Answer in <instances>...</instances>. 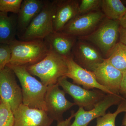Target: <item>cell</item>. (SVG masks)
<instances>
[{
	"label": "cell",
	"instance_id": "cell-1",
	"mask_svg": "<svg viewBox=\"0 0 126 126\" xmlns=\"http://www.w3.org/2000/svg\"><path fill=\"white\" fill-rule=\"evenodd\" d=\"M13 70L21 85L23 104L31 108L46 112L45 102L47 87L33 77L28 72L26 66L7 65Z\"/></svg>",
	"mask_w": 126,
	"mask_h": 126
},
{
	"label": "cell",
	"instance_id": "cell-2",
	"mask_svg": "<svg viewBox=\"0 0 126 126\" xmlns=\"http://www.w3.org/2000/svg\"><path fill=\"white\" fill-rule=\"evenodd\" d=\"M11 65L27 66L38 63L49 50L44 40H15L10 45Z\"/></svg>",
	"mask_w": 126,
	"mask_h": 126
},
{
	"label": "cell",
	"instance_id": "cell-3",
	"mask_svg": "<svg viewBox=\"0 0 126 126\" xmlns=\"http://www.w3.org/2000/svg\"><path fill=\"white\" fill-rule=\"evenodd\" d=\"M26 68L32 75L38 77L47 86L57 83L59 79L65 77L68 70L64 58L50 50L42 60L26 66Z\"/></svg>",
	"mask_w": 126,
	"mask_h": 126
},
{
	"label": "cell",
	"instance_id": "cell-4",
	"mask_svg": "<svg viewBox=\"0 0 126 126\" xmlns=\"http://www.w3.org/2000/svg\"><path fill=\"white\" fill-rule=\"evenodd\" d=\"M120 27L119 21L105 18L92 33L78 39L92 44L107 59L119 42Z\"/></svg>",
	"mask_w": 126,
	"mask_h": 126
},
{
	"label": "cell",
	"instance_id": "cell-5",
	"mask_svg": "<svg viewBox=\"0 0 126 126\" xmlns=\"http://www.w3.org/2000/svg\"><path fill=\"white\" fill-rule=\"evenodd\" d=\"M54 8V1L45 0L42 10L19 36L21 40H44L53 32V19Z\"/></svg>",
	"mask_w": 126,
	"mask_h": 126
},
{
	"label": "cell",
	"instance_id": "cell-6",
	"mask_svg": "<svg viewBox=\"0 0 126 126\" xmlns=\"http://www.w3.org/2000/svg\"><path fill=\"white\" fill-rule=\"evenodd\" d=\"M58 83L65 93L72 97L75 105L86 110L92 109L106 95V93L98 89L88 90L72 83L68 81L65 76L59 79Z\"/></svg>",
	"mask_w": 126,
	"mask_h": 126
},
{
	"label": "cell",
	"instance_id": "cell-7",
	"mask_svg": "<svg viewBox=\"0 0 126 126\" xmlns=\"http://www.w3.org/2000/svg\"><path fill=\"white\" fill-rule=\"evenodd\" d=\"M14 72L7 66L0 70V98L13 113L23 104L22 90Z\"/></svg>",
	"mask_w": 126,
	"mask_h": 126
},
{
	"label": "cell",
	"instance_id": "cell-8",
	"mask_svg": "<svg viewBox=\"0 0 126 126\" xmlns=\"http://www.w3.org/2000/svg\"><path fill=\"white\" fill-rule=\"evenodd\" d=\"M105 18L100 10L78 15L69 21L60 32L78 38L86 36L94 31Z\"/></svg>",
	"mask_w": 126,
	"mask_h": 126
},
{
	"label": "cell",
	"instance_id": "cell-9",
	"mask_svg": "<svg viewBox=\"0 0 126 126\" xmlns=\"http://www.w3.org/2000/svg\"><path fill=\"white\" fill-rule=\"evenodd\" d=\"M72 56L79 65L92 72L105 59L94 45L86 41L79 39L72 50Z\"/></svg>",
	"mask_w": 126,
	"mask_h": 126
},
{
	"label": "cell",
	"instance_id": "cell-10",
	"mask_svg": "<svg viewBox=\"0 0 126 126\" xmlns=\"http://www.w3.org/2000/svg\"><path fill=\"white\" fill-rule=\"evenodd\" d=\"M59 86L58 83L48 86L45 97L46 112L57 122L63 121L64 113L75 105L65 98V92Z\"/></svg>",
	"mask_w": 126,
	"mask_h": 126
},
{
	"label": "cell",
	"instance_id": "cell-11",
	"mask_svg": "<svg viewBox=\"0 0 126 126\" xmlns=\"http://www.w3.org/2000/svg\"><path fill=\"white\" fill-rule=\"evenodd\" d=\"M124 99L119 94H107L91 110H86L82 108H79L75 113L74 121L69 126H88L95 118L105 115L107 110L111 106L118 105Z\"/></svg>",
	"mask_w": 126,
	"mask_h": 126
},
{
	"label": "cell",
	"instance_id": "cell-12",
	"mask_svg": "<svg viewBox=\"0 0 126 126\" xmlns=\"http://www.w3.org/2000/svg\"><path fill=\"white\" fill-rule=\"evenodd\" d=\"M64 58L68 68L65 77L72 79L74 83L81 85L84 88L88 90L96 89L107 94H113L108 89L98 82L93 72L79 65L74 61L72 56Z\"/></svg>",
	"mask_w": 126,
	"mask_h": 126
},
{
	"label": "cell",
	"instance_id": "cell-13",
	"mask_svg": "<svg viewBox=\"0 0 126 126\" xmlns=\"http://www.w3.org/2000/svg\"><path fill=\"white\" fill-rule=\"evenodd\" d=\"M13 114L12 126H50L54 121L45 111L31 108L23 104Z\"/></svg>",
	"mask_w": 126,
	"mask_h": 126
},
{
	"label": "cell",
	"instance_id": "cell-14",
	"mask_svg": "<svg viewBox=\"0 0 126 126\" xmlns=\"http://www.w3.org/2000/svg\"><path fill=\"white\" fill-rule=\"evenodd\" d=\"M93 72L99 84L113 94H119L123 73L111 65L105 59Z\"/></svg>",
	"mask_w": 126,
	"mask_h": 126
},
{
	"label": "cell",
	"instance_id": "cell-15",
	"mask_svg": "<svg viewBox=\"0 0 126 126\" xmlns=\"http://www.w3.org/2000/svg\"><path fill=\"white\" fill-rule=\"evenodd\" d=\"M54 1L53 30L54 32H59L69 21L79 15V1L77 0H60Z\"/></svg>",
	"mask_w": 126,
	"mask_h": 126
},
{
	"label": "cell",
	"instance_id": "cell-16",
	"mask_svg": "<svg viewBox=\"0 0 126 126\" xmlns=\"http://www.w3.org/2000/svg\"><path fill=\"white\" fill-rule=\"evenodd\" d=\"M77 37L61 32H53L44 40L50 51L64 58L72 56Z\"/></svg>",
	"mask_w": 126,
	"mask_h": 126
},
{
	"label": "cell",
	"instance_id": "cell-17",
	"mask_svg": "<svg viewBox=\"0 0 126 126\" xmlns=\"http://www.w3.org/2000/svg\"><path fill=\"white\" fill-rule=\"evenodd\" d=\"M45 0H23L17 14V35L19 36L42 10Z\"/></svg>",
	"mask_w": 126,
	"mask_h": 126
},
{
	"label": "cell",
	"instance_id": "cell-18",
	"mask_svg": "<svg viewBox=\"0 0 126 126\" xmlns=\"http://www.w3.org/2000/svg\"><path fill=\"white\" fill-rule=\"evenodd\" d=\"M0 12V44L10 45L17 34V16Z\"/></svg>",
	"mask_w": 126,
	"mask_h": 126
},
{
	"label": "cell",
	"instance_id": "cell-19",
	"mask_svg": "<svg viewBox=\"0 0 126 126\" xmlns=\"http://www.w3.org/2000/svg\"><path fill=\"white\" fill-rule=\"evenodd\" d=\"M101 9L106 18L120 20L126 12V7L120 0H102Z\"/></svg>",
	"mask_w": 126,
	"mask_h": 126
},
{
	"label": "cell",
	"instance_id": "cell-20",
	"mask_svg": "<svg viewBox=\"0 0 126 126\" xmlns=\"http://www.w3.org/2000/svg\"><path fill=\"white\" fill-rule=\"evenodd\" d=\"M105 59L122 73L126 72V46L118 42Z\"/></svg>",
	"mask_w": 126,
	"mask_h": 126
},
{
	"label": "cell",
	"instance_id": "cell-21",
	"mask_svg": "<svg viewBox=\"0 0 126 126\" xmlns=\"http://www.w3.org/2000/svg\"><path fill=\"white\" fill-rule=\"evenodd\" d=\"M124 112H126V99L118 104L117 109L115 112H108L102 116L97 118L96 126H115V121L117 115Z\"/></svg>",
	"mask_w": 126,
	"mask_h": 126
},
{
	"label": "cell",
	"instance_id": "cell-22",
	"mask_svg": "<svg viewBox=\"0 0 126 126\" xmlns=\"http://www.w3.org/2000/svg\"><path fill=\"white\" fill-rule=\"evenodd\" d=\"M14 121L13 112L0 98V126H12Z\"/></svg>",
	"mask_w": 126,
	"mask_h": 126
},
{
	"label": "cell",
	"instance_id": "cell-23",
	"mask_svg": "<svg viewBox=\"0 0 126 126\" xmlns=\"http://www.w3.org/2000/svg\"><path fill=\"white\" fill-rule=\"evenodd\" d=\"M102 0H82L79 7V15L99 10Z\"/></svg>",
	"mask_w": 126,
	"mask_h": 126
},
{
	"label": "cell",
	"instance_id": "cell-24",
	"mask_svg": "<svg viewBox=\"0 0 126 126\" xmlns=\"http://www.w3.org/2000/svg\"><path fill=\"white\" fill-rule=\"evenodd\" d=\"M23 0H0V12L18 14Z\"/></svg>",
	"mask_w": 126,
	"mask_h": 126
},
{
	"label": "cell",
	"instance_id": "cell-25",
	"mask_svg": "<svg viewBox=\"0 0 126 126\" xmlns=\"http://www.w3.org/2000/svg\"><path fill=\"white\" fill-rule=\"evenodd\" d=\"M11 56L9 45L0 44V70L4 68L9 63Z\"/></svg>",
	"mask_w": 126,
	"mask_h": 126
},
{
	"label": "cell",
	"instance_id": "cell-26",
	"mask_svg": "<svg viewBox=\"0 0 126 126\" xmlns=\"http://www.w3.org/2000/svg\"><path fill=\"white\" fill-rule=\"evenodd\" d=\"M119 94H122L123 96L126 95V72L123 73L120 84Z\"/></svg>",
	"mask_w": 126,
	"mask_h": 126
},
{
	"label": "cell",
	"instance_id": "cell-27",
	"mask_svg": "<svg viewBox=\"0 0 126 126\" xmlns=\"http://www.w3.org/2000/svg\"><path fill=\"white\" fill-rule=\"evenodd\" d=\"M75 113L74 111H72L71 112V115L68 119L65 120H63L61 121L57 122V126H69L71 124V120L74 117Z\"/></svg>",
	"mask_w": 126,
	"mask_h": 126
},
{
	"label": "cell",
	"instance_id": "cell-28",
	"mask_svg": "<svg viewBox=\"0 0 126 126\" xmlns=\"http://www.w3.org/2000/svg\"><path fill=\"white\" fill-rule=\"evenodd\" d=\"M119 34V42L126 46V29L120 26Z\"/></svg>",
	"mask_w": 126,
	"mask_h": 126
},
{
	"label": "cell",
	"instance_id": "cell-29",
	"mask_svg": "<svg viewBox=\"0 0 126 126\" xmlns=\"http://www.w3.org/2000/svg\"><path fill=\"white\" fill-rule=\"evenodd\" d=\"M120 26L124 29H126V12L122 18L119 20Z\"/></svg>",
	"mask_w": 126,
	"mask_h": 126
},
{
	"label": "cell",
	"instance_id": "cell-30",
	"mask_svg": "<svg viewBox=\"0 0 126 126\" xmlns=\"http://www.w3.org/2000/svg\"><path fill=\"white\" fill-rule=\"evenodd\" d=\"M122 126H126V112L122 123Z\"/></svg>",
	"mask_w": 126,
	"mask_h": 126
},
{
	"label": "cell",
	"instance_id": "cell-31",
	"mask_svg": "<svg viewBox=\"0 0 126 126\" xmlns=\"http://www.w3.org/2000/svg\"><path fill=\"white\" fill-rule=\"evenodd\" d=\"M122 1L123 2V3H125V4H126V0H122Z\"/></svg>",
	"mask_w": 126,
	"mask_h": 126
},
{
	"label": "cell",
	"instance_id": "cell-32",
	"mask_svg": "<svg viewBox=\"0 0 126 126\" xmlns=\"http://www.w3.org/2000/svg\"><path fill=\"white\" fill-rule=\"evenodd\" d=\"M123 97L125 99H126V95H124V96H123Z\"/></svg>",
	"mask_w": 126,
	"mask_h": 126
}]
</instances>
